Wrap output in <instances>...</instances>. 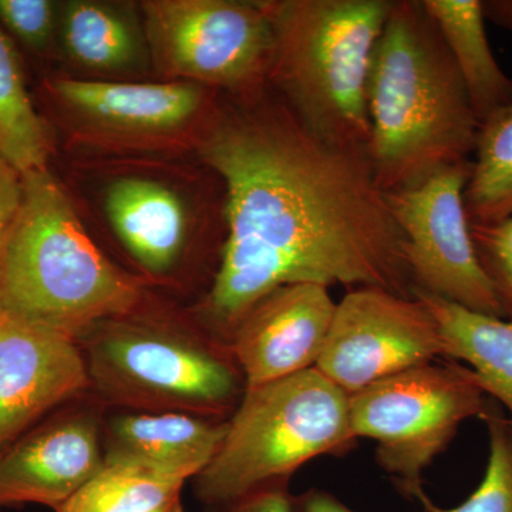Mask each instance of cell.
Wrapping results in <instances>:
<instances>
[{"mask_svg":"<svg viewBox=\"0 0 512 512\" xmlns=\"http://www.w3.org/2000/svg\"><path fill=\"white\" fill-rule=\"evenodd\" d=\"M0 512H2V511H0Z\"/></svg>","mask_w":512,"mask_h":512,"instance_id":"31","label":"cell"},{"mask_svg":"<svg viewBox=\"0 0 512 512\" xmlns=\"http://www.w3.org/2000/svg\"><path fill=\"white\" fill-rule=\"evenodd\" d=\"M478 261L493 285L504 318L512 319V215L494 224L471 225Z\"/></svg>","mask_w":512,"mask_h":512,"instance_id":"24","label":"cell"},{"mask_svg":"<svg viewBox=\"0 0 512 512\" xmlns=\"http://www.w3.org/2000/svg\"><path fill=\"white\" fill-rule=\"evenodd\" d=\"M228 420L124 410L103 419L104 463L137 464L188 481L214 460Z\"/></svg>","mask_w":512,"mask_h":512,"instance_id":"14","label":"cell"},{"mask_svg":"<svg viewBox=\"0 0 512 512\" xmlns=\"http://www.w3.org/2000/svg\"><path fill=\"white\" fill-rule=\"evenodd\" d=\"M22 183L0 268V309L77 340L140 308V282L96 247L47 168L23 174Z\"/></svg>","mask_w":512,"mask_h":512,"instance_id":"3","label":"cell"},{"mask_svg":"<svg viewBox=\"0 0 512 512\" xmlns=\"http://www.w3.org/2000/svg\"><path fill=\"white\" fill-rule=\"evenodd\" d=\"M288 484L269 485L220 508L221 512H293ZM218 510V508H217Z\"/></svg>","mask_w":512,"mask_h":512,"instance_id":"27","label":"cell"},{"mask_svg":"<svg viewBox=\"0 0 512 512\" xmlns=\"http://www.w3.org/2000/svg\"><path fill=\"white\" fill-rule=\"evenodd\" d=\"M141 8L161 72L234 97L268 87L274 29L265 2L148 0Z\"/></svg>","mask_w":512,"mask_h":512,"instance_id":"8","label":"cell"},{"mask_svg":"<svg viewBox=\"0 0 512 512\" xmlns=\"http://www.w3.org/2000/svg\"><path fill=\"white\" fill-rule=\"evenodd\" d=\"M490 440L487 468L476 491L464 503L441 508L426 494L419 501L429 512H512V430L510 421L494 403L481 417Z\"/></svg>","mask_w":512,"mask_h":512,"instance_id":"23","label":"cell"},{"mask_svg":"<svg viewBox=\"0 0 512 512\" xmlns=\"http://www.w3.org/2000/svg\"><path fill=\"white\" fill-rule=\"evenodd\" d=\"M464 205L471 225L512 215V104L480 124Z\"/></svg>","mask_w":512,"mask_h":512,"instance_id":"21","label":"cell"},{"mask_svg":"<svg viewBox=\"0 0 512 512\" xmlns=\"http://www.w3.org/2000/svg\"><path fill=\"white\" fill-rule=\"evenodd\" d=\"M293 512H356L348 505L343 504L335 495L328 493V491L313 490L306 491L298 497H293L292 500ZM423 512H429L423 510Z\"/></svg>","mask_w":512,"mask_h":512,"instance_id":"28","label":"cell"},{"mask_svg":"<svg viewBox=\"0 0 512 512\" xmlns=\"http://www.w3.org/2000/svg\"><path fill=\"white\" fill-rule=\"evenodd\" d=\"M488 404L470 367L440 359L349 396L350 424L357 440L375 441L377 464L397 490L419 500L427 468Z\"/></svg>","mask_w":512,"mask_h":512,"instance_id":"7","label":"cell"},{"mask_svg":"<svg viewBox=\"0 0 512 512\" xmlns=\"http://www.w3.org/2000/svg\"><path fill=\"white\" fill-rule=\"evenodd\" d=\"M89 389L77 340L0 309V453Z\"/></svg>","mask_w":512,"mask_h":512,"instance_id":"11","label":"cell"},{"mask_svg":"<svg viewBox=\"0 0 512 512\" xmlns=\"http://www.w3.org/2000/svg\"><path fill=\"white\" fill-rule=\"evenodd\" d=\"M393 0H269L268 89L313 134L348 148L370 141V62Z\"/></svg>","mask_w":512,"mask_h":512,"instance_id":"4","label":"cell"},{"mask_svg":"<svg viewBox=\"0 0 512 512\" xmlns=\"http://www.w3.org/2000/svg\"><path fill=\"white\" fill-rule=\"evenodd\" d=\"M356 443L349 394L316 367L248 387L217 456L195 477V493L220 510L261 488L288 484L303 464L343 456Z\"/></svg>","mask_w":512,"mask_h":512,"instance_id":"6","label":"cell"},{"mask_svg":"<svg viewBox=\"0 0 512 512\" xmlns=\"http://www.w3.org/2000/svg\"><path fill=\"white\" fill-rule=\"evenodd\" d=\"M439 326L446 359L466 362L488 397L503 404L512 430V319L470 311L413 289Z\"/></svg>","mask_w":512,"mask_h":512,"instance_id":"17","label":"cell"},{"mask_svg":"<svg viewBox=\"0 0 512 512\" xmlns=\"http://www.w3.org/2000/svg\"><path fill=\"white\" fill-rule=\"evenodd\" d=\"M466 86L478 123L512 104V79L485 32L483 0H423Z\"/></svg>","mask_w":512,"mask_h":512,"instance_id":"18","label":"cell"},{"mask_svg":"<svg viewBox=\"0 0 512 512\" xmlns=\"http://www.w3.org/2000/svg\"><path fill=\"white\" fill-rule=\"evenodd\" d=\"M202 138L225 191L227 238L198 322L229 346L244 316L293 284L412 298L406 242L367 148L313 134L268 87L235 97Z\"/></svg>","mask_w":512,"mask_h":512,"instance_id":"1","label":"cell"},{"mask_svg":"<svg viewBox=\"0 0 512 512\" xmlns=\"http://www.w3.org/2000/svg\"><path fill=\"white\" fill-rule=\"evenodd\" d=\"M439 359H446V346L423 302L382 288H355L336 303L315 367L352 396Z\"/></svg>","mask_w":512,"mask_h":512,"instance_id":"10","label":"cell"},{"mask_svg":"<svg viewBox=\"0 0 512 512\" xmlns=\"http://www.w3.org/2000/svg\"><path fill=\"white\" fill-rule=\"evenodd\" d=\"M485 20L512 35V0H483Z\"/></svg>","mask_w":512,"mask_h":512,"instance_id":"29","label":"cell"},{"mask_svg":"<svg viewBox=\"0 0 512 512\" xmlns=\"http://www.w3.org/2000/svg\"><path fill=\"white\" fill-rule=\"evenodd\" d=\"M22 174L0 160V268L22 202Z\"/></svg>","mask_w":512,"mask_h":512,"instance_id":"26","label":"cell"},{"mask_svg":"<svg viewBox=\"0 0 512 512\" xmlns=\"http://www.w3.org/2000/svg\"><path fill=\"white\" fill-rule=\"evenodd\" d=\"M103 417L80 406L53 414L0 453V507L57 510L104 468Z\"/></svg>","mask_w":512,"mask_h":512,"instance_id":"12","label":"cell"},{"mask_svg":"<svg viewBox=\"0 0 512 512\" xmlns=\"http://www.w3.org/2000/svg\"><path fill=\"white\" fill-rule=\"evenodd\" d=\"M207 512H221V511L217 510V508H208Z\"/></svg>","mask_w":512,"mask_h":512,"instance_id":"30","label":"cell"},{"mask_svg":"<svg viewBox=\"0 0 512 512\" xmlns=\"http://www.w3.org/2000/svg\"><path fill=\"white\" fill-rule=\"evenodd\" d=\"M60 39L74 63L101 73H121L146 62V33L136 20L110 3L74 0L59 13Z\"/></svg>","mask_w":512,"mask_h":512,"instance_id":"19","label":"cell"},{"mask_svg":"<svg viewBox=\"0 0 512 512\" xmlns=\"http://www.w3.org/2000/svg\"><path fill=\"white\" fill-rule=\"evenodd\" d=\"M106 210L111 227L147 272L168 274L180 261L187 220L173 191L146 178H123L107 191Z\"/></svg>","mask_w":512,"mask_h":512,"instance_id":"16","label":"cell"},{"mask_svg":"<svg viewBox=\"0 0 512 512\" xmlns=\"http://www.w3.org/2000/svg\"><path fill=\"white\" fill-rule=\"evenodd\" d=\"M53 92L64 106L96 126L128 134L177 130L204 109L200 84L128 83L109 80L56 79Z\"/></svg>","mask_w":512,"mask_h":512,"instance_id":"15","label":"cell"},{"mask_svg":"<svg viewBox=\"0 0 512 512\" xmlns=\"http://www.w3.org/2000/svg\"><path fill=\"white\" fill-rule=\"evenodd\" d=\"M50 136L37 114L8 37L0 30V160L20 174L46 170Z\"/></svg>","mask_w":512,"mask_h":512,"instance_id":"22","label":"cell"},{"mask_svg":"<svg viewBox=\"0 0 512 512\" xmlns=\"http://www.w3.org/2000/svg\"><path fill=\"white\" fill-rule=\"evenodd\" d=\"M136 311L104 320L77 339L90 390L140 412H183L228 420L245 380L229 346Z\"/></svg>","mask_w":512,"mask_h":512,"instance_id":"5","label":"cell"},{"mask_svg":"<svg viewBox=\"0 0 512 512\" xmlns=\"http://www.w3.org/2000/svg\"><path fill=\"white\" fill-rule=\"evenodd\" d=\"M335 311L318 284L282 286L256 303L229 340L247 389L313 369Z\"/></svg>","mask_w":512,"mask_h":512,"instance_id":"13","label":"cell"},{"mask_svg":"<svg viewBox=\"0 0 512 512\" xmlns=\"http://www.w3.org/2000/svg\"><path fill=\"white\" fill-rule=\"evenodd\" d=\"M185 483L137 464L106 463L56 512H184Z\"/></svg>","mask_w":512,"mask_h":512,"instance_id":"20","label":"cell"},{"mask_svg":"<svg viewBox=\"0 0 512 512\" xmlns=\"http://www.w3.org/2000/svg\"><path fill=\"white\" fill-rule=\"evenodd\" d=\"M367 111V153L386 192L473 160L480 123L423 0H393L370 62Z\"/></svg>","mask_w":512,"mask_h":512,"instance_id":"2","label":"cell"},{"mask_svg":"<svg viewBox=\"0 0 512 512\" xmlns=\"http://www.w3.org/2000/svg\"><path fill=\"white\" fill-rule=\"evenodd\" d=\"M470 173L471 161L448 165L419 183L386 192L387 201L406 242L413 289L504 318L471 237L464 205Z\"/></svg>","mask_w":512,"mask_h":512,"instance_id":"9","label":"cell"},{"mask_svg":"<svg viewBox=\"0 0 512 512\" xmlns=\"http://www.w3.org/2000/svg\"><path fill=\"white\" fill-rule=\"evenodd\" d=\"M57 18V5L50 0H0V23L32 49L49 46Z\"/></svg>","mask_w":512,"mask_h":512,"instance_id":"25","label":"cell"}]
</instances>
